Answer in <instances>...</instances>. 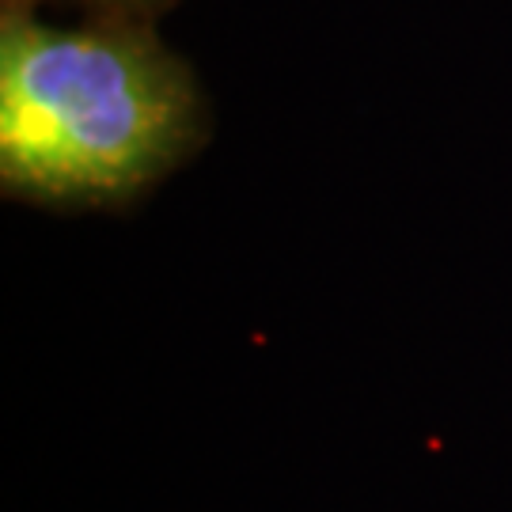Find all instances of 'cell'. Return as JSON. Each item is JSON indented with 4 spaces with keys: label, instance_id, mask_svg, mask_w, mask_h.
Segmentation results:
<instances>
[{
    "label": "cell",
    "instance_id": "6da1fadb",
    "mask_svg": "<svg viewBox=\"0 0 512 512\" xmlns=\"http://www.w3.org/2000/svg\"><path fill=\"white\" fill-rule=\"evenodd\" d=\"M213 114L156 19L50 23L0 8V190L42 209H122L194 160Z\"/></svg>",
    "mask_w": 512,
    "mask_h": 512
},
{
    "label": "cell",
    "instance_id": "7a4b0ae2",
    "mask_svg": "<svg viewBox=\"0 0 512 512\" xmlns=\"http://www.w3.org/2000/svg\"><path fill=\"white\" fill-rule=\"evenodd\" d=\"M4 4H27V8H42L46 0H4ZM84 8V16H137V19H156L167 8H175L179 0H73Z\"/></svg>",
    "mask_w": 512,
    "mask_h": 512
}]
</instances>
